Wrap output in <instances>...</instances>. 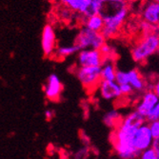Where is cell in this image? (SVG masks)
I'll return each mask as SVG.
<instances>
[{
  "label": "cell",
  "mask_w": 159,
  "mask_h": 159,
  "mask_svg": "<svg viewBox=\"0 0 159 159\" xmlns=\"http://www.w3.org/2000/svg\"><path fill=\"white\" fill-rule=\"evenodd\" d=\"M146 118L135 110L122 118L119 125L113 129L111 143L113 151L120 159H135L140 152L134 146V137L140 126L146 123Z\"/></svg>",
  "instance_id": "cell-1"
},
{
  "label": "cell",
  "mask_w": 159,
  "mask_h": 159,
  "mask_svg": "<svg viewBox=\"0 0 159 159\" xmlns=\"http://www.w3.org/2000/svg\"><path fill=\"white\" fill-rule=\"evenodd\" d=\"M159 49V34H141L134 44L131 54L136 63H144L150 56L158 52Z\"/></svg>",
  "instance_id": "cell-2"
},
{
  "label": "cell",
  "mask_w": 159,
  "mask_h": 159,
  "mask_svg": "<svg viewBox=\"0 0 159 159\" xmlns=\"http://www.w3.org/2000/svg\"><path fill=\"white\" fill-rule=\"evenodd\" d=\"M102 66L99 67H79L75 69V75L82 84L83 88L88 92L93 93L97 91L100 82L102 81L101 76Z\"/></svg>",
  "instance_id": "cell-3"
},
{
  "label": "cell",
  "mask_w": 159,
  "mask_h": 159,
  "mask_svg": "<svg viewBox=\"0 0 159 159\" xmlns=\"http://www.w3.org/2000/svg\"><path fill=\"white\" fill-rule=\"evenodd\" d=\"M105 43L106 38L102 33L92 31L84 26L79 30L74 41V44L79 49V51L86 49L100 50Z\"/></svg>",
  "instance_id": "cell-4"
},
{
  "label": "cell",
  "mask_w": 159,
  "mask_h": 159,
  "mask_svg": "<svg viewBox=\"0 0 159 159\" xmlns=\"http://www.w3.org/2000/svg\"><path fill=\"white\" fill-rule=\"evenodd\" d=\"M128 16H129V7L126 6L116 12L104 16L105 25L101 33H102V34L105 36L106 39L113 38L116 35H118Z\"/></svg>",
  "instance_id": "cell-5"
},
{
  "label": "cell",
  "mask_w": 159,
  "mask_h": 159,
  "mask_svg": "<svg viewBox=\"0 0 159 159\" xmlns=\"http://www.w3.org/2000/svg\"><path fill=\"white\" fill-rule=\"evenodd\" d=\"M105 58L100 52L95 49H86L78 52L77 65L79 67H99L105 62Z\"/></svg>",
  "instance_id": "cell-6"
},
{
  "label": "cell",
  "mask_w": 159,
  "mask_h": 159,
  "mask_svg": "<svg viewBox=\"0 0 159 159\" xmlns=\"http://www.w3.org/2000/svg\"><path fill=\"white\" fill-rule=\"evenodd\" d=\"M41 46L44 56L46 58H52L55 50L57 49V45L53 26L50 23L46 24L43 28L41 34Z\"/></svg>",
  "instance_id": "cell-7"
},
{
  "label": "cell",
  "mask_w": 159,
  "mask_h": 159,
  "mask_svg": "<svg viewBox=\"0 0 159 159\" xmlns=\"http://www.w3.org/2000/svg\"><path fill=\"white\" fill-rule=\"evenodd\" d=\"M63 90V84L58 75L55 74H51L43 86V92H44L45 97L52 102L59 101Z\"/></svg>",
  "instance_id": "cell-8"
},
{
  "label": "cell",
  "mask_w": 159,
  "mask_h": 159,
  "mask_svg": "<svg viewBox=\"0 0 159 159\" xmlns=\"http://www.w3.org/2000/svg\"><path fill=\"white\" fill-rule=\"evenodd\" d=\"M158 102L159 97L155 93V92L152 89H148L143 93L141 98L137 102L135 106V111L147 119L149 114Z\"/></svg>",
  "instance_id": "cell-9"
},
{
  "label": "cell",
  "mask_w": 159,
  "mask_h": 159,
  "mask_svg": "<svg viewBox=\"0 0 159 159\" xmlns=\"http://www.w3.org/2000/svg\"><path fill=\"white\" fill-rule=\"evenodd\" d=\"M154 138L152 134L149 123H145L138 128L134 137V146L141 153L143 151L148 150L153 146Z\"/></svg>",
  "instance_id": "cell-10"
},
{
  "label": "cell",
  "mask_w": 159,
  "mask_h": 159,
  "mask_svg": "<svg viewBox=\"0 0 159 159\" xmlns=\"http://www.w3.org/2000/svg\"><path fill=\"white\" fill-rule=\"evenodd\" d=\"M97 91L99 92L100 96L107 101L117 100L122 97L120 86L116 81L102 80L98 86Z\"/></svg>",
  "instance_id": "cell-11"
},
{
  "label": "cell",
  "mask_w": 159,
  "mask_h": 159,
  "mask_svg": "<svg viewBox=\"0 0 159 159\" xmlns=\"http://www.w3.org/2000/svg\"><path fill=\"white\" fill-rule=\"evenodd\" d=\"M141 17L143 21L153 25H159V3L149 1L144 5L141 11Z\"/></svg>",
  "instance_id": "cell-12"
},
{
  "label": "cell",
  "mask_w": 159,
  "mask_h": 159,
  "mask_svg": "<svg viewBox=\"0 0 159 159\" xmlns=\"http://www.w3.org/2000/svg\"><path fill=\"white\" fill-rule=\"evenodd\" d=\"M93 0H58V2L80 16V21L88 11Z\"/></svg>",
  "instance_id": "cell-13"
},
{
  "label": "cell",
  "mask_w": 159,
  "mask_h": 159,
  "mask_svg": "<svg viewBox=\"0 0 159 159\" xmlns=\"http://www.w3.org/2000/svg\"><path fill=\"white\" fill-rule=\"evenodd\" d=\"M129 84H131L135 92H145L148 90L147 82L138 69H133L128 71Z\"/></svg>",
  "instance_id": "cell-14"
},
{
  "label": "cell",
  "mask_w": 159,
  "mask_h": 159,
  "mask_svg": "<svg viewBox=\"0 0 159 159\" xmlns=\"http://www.w3.org/2000/svg\"><path fill=\"white\" fill-rule=\"evenodd\" d=\"M83 26L90 29L92 31L94 32H102L105 22H104V17L99 13L96 14H93V16L86 17L83 22H82Z\"/></svg>",
  "instance_id": "cell-15"
},
{
  "label": "cell",
  "mask_w": 159,
  "mask_h": 159,
  "mask_svg": "<svg viewBox=\"0 0 159 159\" xmlns=\"http://www.w3.org/2000/svg\"><path fill=\"white\" fill-rule=\"evenodd\" d=\"M76 52H79V49L74 44L70 46H61V47H57V49L55 50L53 55L52 58L55 59L57 61H62L64 59H66L67 57L73 55L74 53H75Z\"/></svg>",
  "instance_id": "cell-16"
},
{
  "label": "cell",
  "mask_w": 159,
  "mask_h": 159,
  "mask_svg": "<svg viewBox=\"0 0 159 159\" xmlns=\"http://www.w3.org/2000/svg\"><path fill=\"white\" fill-rule=\"evenodd\" d=\"M116 71H117V69L114 65L113 60H106L104 64L102 65V70H101L102 80L115 81Z\"/></svg>",
  "instance_id": "cell-17"
},
{
  "label": "cell",
  "mask_w": 159,
  "mask_h": 159,
  "mask_svg": "<svg viewBox=\"0 0 159 159\" xmlns=\"http://www.w3.org/2000/svg\"><path fill=\"white\" fill-rule=\"evenodd\" d=\"M121 120H122V117H121L120 113L115 110L108 111L104 116V123L109 128H111L113 129L119 125Z\"/></svg>",
  "instance_id": "cell-18"
},
{
  "label": "cell",
  "mask_w": 159,
  "mask_h": 159,
  "mask_svg": "<svg viewBox=\"0 0 159 159\" xmlns=\"http://www.w3.org/2000/svg\"><path fill=\"white\" fill-rule=\"evenodd\" d=\"M75 11H73L68 7H66V6L59 3V7L57 8V16H58L62 21L70 23L71 20L75 18Z\"/></svg>",
  "instance_id": "cell-19"
},
{
  "label": "cell",
  "mask_w": 159,
  "mask_h": 159,
  "mask_svg": "<svg viewBox=\"0 0 159 159\" xmlns=\"http://www.w3.org/2000/svg\"><path fill=\"white\" fill-rule=\"evenodd\" d=\"M139 159H159V156L154 148L152 147L148 150L143 151L139 155Z\"/></svg>",
  "instance_id": "cell-20"
},
{
  "label": "cell",
  "mask_w": 159,
  "mask_h": 159,
  "mask_svg": "<svg viewBox=\"0 0 159 159\" xmlns=\"http://www.w3.org/2000/svg\"><path fill=\"white\" fill-rule=\"evenodd\" d=\"M115 81H116L119 85L128 84L129 83L128 71H124V70H117V71H116V77H115Z\"/></svg>",
  "instance_id": "cell-21"
},
{
  "label": "cell",
  "mask_w": 159,
  "mask_h": 159,
  "mask_svg": "<svg viewBox=\"0 0 159 159\" xmlns=\"http://www.w3.org/2000/svg\"><path fill=\"white\" fill-rule=\"evenodd\" d=\"M119 86H120V90H121L122 96H125V97L131 96L135 92L134 90V88L132 87V85L129 84V83L128 84H122V85H119Z\"/></svg>",
  "instance_id": "cell-22"
},
{
  "label": "cell",
  "mask_w": 159,
  "mask_h": 159,
  "mask_svg": "<svg viewBox=\"0 0 159 159\" xmlns=\"http://www.w3.org/2000/svg\"><path fill=\"white\" fill-rule=\"evenodd\" d=\"M149 125H150L151 132H152V134L154 140L159 139V120L149 122Z\"/></svg>",
  "instance_id": "cell-23"
},
{
  "label": "cell",
  "mask_w": 159,
  "mask_h": 159,
  "mask_svg": "<svg viewBox=\"0 0 159 159\" xmlns=\"http://www.w3.org/2000/svg\"><path fill=\"white\" fill-rule=\"evenodd\" d=\"M147 120L149 122L152 121H155V120H159V102L155 105V107L152 109V111H151V113L149 114V116L147 117Z\"/></svg>",
  "instance_id": "cell-24"
},
{
  "label": "cell",
  "mask_w": 159,
  "mask_h": 159,
  "mask_svg": "<svg viewBox=\"0 0 159 159\" xmlns=\"http://www.w3.org/2000/svg\"><path fill=\"white\" fill-rule=\"evenodd\" d=\"M152 89L155 92V93H156V94L158 95V97H159V77L153 82Z\"/></svg>",
  "instance_id": "cell-25"
},
{
  "label": "cell",
  "mask_w": 159,
  "mask_h": 159,
  "mask_svg": "<svg viewBox=\"0 0 159 159\" xmlns=\"http://www.w3.org/2000/svg\"><path fill=\"white\" fill-rule=\"evenodd\" d=\"M44 114H45V117H46V119H47V120H52V118L53 117L54 112H53V111H52V110H51V109H47V110L45 111Z\"/></svg>",
  "instance_id": "cell-26"
},
{
  "label": "cell",
  "mask_w": 159,
  "mask_h": 159,
  "mask_svg": "<svg viewBox=\"0 0 159 159\" xmlns=\"http://www.w3.org/2000/svg\"><path fill=\"white\" fill-rule=\"evenodd\" d=\"M153 148H154V150L157 152V154H158V156H159V139H155L154 140V143H153V146H152Z\"/></svg>",
  "instance_id": "cell-27"
},
{
  "label": "cell",
  "mask_w": 159,
  "mask_h": 159,
  "mask_svg": "<svg viewBox=\"0 0 159 159\" xmlns=\"http://www.w3.org/2000/svg\"><path fill=\"white\" fill-rule=\"evenodd\" d=\"M108 1H118V2H128V0H108Z\"/></svg>",
  "instance_id": "cell-28"
},
{
  "label": "cell",
  "mask_w": 159,
  "mask_h": 159,
  "mask_svg": "<svg viewBox=\"0 0 159 159\" xmlns=\"http://www.w3.org/2000/svg\"><path fill=\"white\" fill-rule=\"evenodd\" d=\"M151 1H153V2H157V3H159V0H151Z\"/></svg>",
  "instance_id": "cell-29"
},
{
  "label": "cell",
  "mask_w": 159,
  "mask_h": 159,
  "mask_svg": "<svg viewBox=\"0 0 159 159\" xmlns=\"http://www.w3.org/2000/svg\"><path fill=\"white\" fill-rule=\"evenodd\" d=\"M158 53H159V49H158Z\"/></svg>",
  "instance_id": "cell-30"
},
{
  "label": "cell",
  "mask_w": 159,
  "mask_h": 159,
  "mask_svg": "<svg viewBox=\"0 0 159 159\" xmlns=\"http://www.w3.org/2000/svg\"><path fill=\"white\" fill-rule=\"evenodd\" d=\"M57 1H58V0H57Z\"/></svg>",
  "instance_id": "cell-31"
}]
</instances>
